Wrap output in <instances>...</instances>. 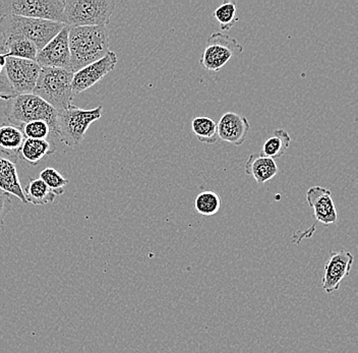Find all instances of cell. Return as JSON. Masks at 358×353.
<instances>
[{"label": "cell", "instance_id": "1", "mask_svg": "<svg viewBox=\"0 0 358 353\" xmlns=\"http://www.w3.org/2000/svg\"><path fill=\"white\" fill-rule=\"evenodd\" d=\"M107 27H69L71 73L98 62L109 52Z\"/></svg>", "mask_w": 358, "mask_h": 353}, {"label": "cell", "instance_id": "2", "mask_svg": "<svg viewBox=\"0 0 358 353\" xmlns=\"http://www.w3.org/2000/svg\"><path fill=\"white\" fill-rule=\"evenodd\" d=\"M6 102L4 114L10 124L22 127L28 122L43 120L56 136L57 111L43 99L34 94H22Z\"/></svg>", "mask_w": 358, "mask_h": 353}, {"label": "cell", "instance_id": "3", "mask_svg": "<svg viewBox=\"0 0 358 353\" xmlns=\"http://www.w3.org/2000/svg\"><path fill=\"white\" fill-rule=\"evenodd\" d=\"M73 73L66 69L41 68L34 95L48 103L56 111L69 108L73 101Z\"/></svg>", "mask_w": 358, "mask_h": 353}, {"label": "cell", "instance_id": "4", "mask_svg": "<svg viewBox=\"0 0 358 353\" xmlns=\"http://www.w3.org/2000/svg\"><path fill=\"white\" fill-rule=\"evenodd\" d=\"M102 116V106L90 110L71 105L64 110L57 111L56 137L69 148H75L84 141L89 127Z\"/></svg>", "mask_w": 358, "mask_h": 353}, {"label": "cell", "instance_id": "5", "mask_svg": "<svg viewBox=\"0 0 358 353\" xmlns=\"http://www.w3.org/2000/svg\"><path fill=\"white\" fill-rule=\"evenodd\" d=\"M115 8L113 0H64V24L107 27Z\"/></svg>", "mask_w": 358, "mask_h": 353}, {"label": "cell", "instance_id": "6", "mask_svg": "<svg viewBox=\"0 0 358 353\" xmlns=\"http://www.w3.org/2000/svg\"><path fill=\"white\" fill-rule=\"evenodd\" d=\"M66 24L46 20L30 19L17 15L0 17V34L19 33L33 42L38 52L55 37Z\"/></svg>", "mask_w": 358, "mask_h": 353}, {"label": "cell", "instance_id": "7", "mask_svg": "<svg viewBox=\"0 0 358 353\" xmlns=\"http://www.w3.org/2000/svg\"><path fill=\"white\" fill-rule=\"evenodd\" d=\"M64 0H2L0 17L17 15L64 24Z\"/></svg>", "mask_w": 358, "mask_h": 353}, {"label": "cell", "instance_id": "8", "mask_svg": "<svg viewBox=\"0 0 358 353\" xmlns=\"http://www.w3.org/2000/svg\"><path fill=\"white\" fill-rule=\"evenodd\" d=\"M243 52V47L236 39L225 33L215 32L206 42L200 64L201 68L217 73L232 58L239 57Z\"/></svg>", "mask_w": 358, "mask_h": 353}, {"label": "cell", "instance_id": "9", "mask_svg": "<svg viewBox=\"0 0 358 353\" xmlns=\"http://www.w3.org/2000/svg\"><path fill=\"white\" fill-rule=\"evenodd\" d=\"M4 71L11 88L17 95L33 94L41 66L34 60L6 57Z\"/></svg>", "mask_w": 358, "mask_h": 353}, {"label": "cell", "instance_id": "10", "mask_svg": "<svg viewBox=\"0 0 358 353\" xmlns=\"http://www.w3.org/2000/svg\"><path fill=\"white\" fill-rule=\"evenodd\" d=\"M69 27L64 28L38 52L36 62L41 68L66 69L71 71L69 44Z\"/></svg>", "mask_w": 358, "mask_h": 353}, {"label": "cell", "instance_id": "11", "mask_svg": "<svg viewBox=\"0 0 358 353\" xmlns=\"http://www.w3.org/2000/svg\"><path fill=\"white\" fill-rule=\"evenodd\" d=\"M117 60L115 53L109 51L98 62H93L86 68L73 73V82H71L73 95H78L82 92L88 90L94 85L97 84L105 75H108L115 69Z\"/></svg>", "mask_w": 358, "mask_h": 353}, {"label": "cell", "instance_id": "12", "mask_svg": "<svg viewBox=\"0 0 358 353\" xmlns=\"http://www.w3.org/2000/svg\"><path fill=\"white\" fill-rule=\"evenodd\" d=\"M355 257L350 252H331V257L324 265L322 286L327 294H333L340 288L342 280L350 273Z\"/></svg>", "mask_w": 358, "mask_h": 353}, {"label": "cell", "instance_id": "13", "mask_svg": "<svg viewBox=\"0 0 358 353\" xmlns=\"http://www.w3.org/2000/svg\"><path fill=\"white\" fill-rule=\"evenodd\" d=\"M17 158L19 156L0 149V191L17 196L22 204H28L17 173Z\"/></svg>", "mask_w": 358, "mask_h": 353}, {"label": "cell", "instance_id": "14", "mask_svg": "<svg viewBox=\"0 0 358 353\" xmlns=\"http://www.w3.org/2000/svg\"><path fill=\"white\" fill-rule=\"evenodd\" d=\"M306 201L313 208L317 222L326 226L337 222V210L330 189L322 187H310L306 193Z\"/></svg>", "mask_w": 358, "mask_h": 353}, {"label": "cell", "instance_id": "15", "mask_svg": "<svg viewBox=\"0 0 358 353\" xmlns=\"http://www.w3.org/2000/svg\"><path fill=\"white\" fill-rule=\"evenodd\" d=\"M248 118L235 113H224L217 124V134L224 142L239 147L245 143L250 133Z\"/></svg>", "mask_w": 358, "mask_h": 353}, {"label": "cell", "instance_id": "16", "mask_svg": "<svg viewBox=\"0 0 358 353\" xmlns=\"http://www.w3.org/2000/svg\"><path fill=\"white\" fill-rule=\"evenodd\" d=\"M2 45L0 50L8 57L22 58V59L34 60L38 55V49L28 38L19 33H8L2 35Z\"/></svg>", "mask_w": 358, "mask_h": 353}, {"label": "cell", "instance_id": "17", "mask_svg": "<svg viewBox=\"0 0 358 353\" xmlns=\"http://www.w3.org/2000/svg\"><path fill=\"white\" fill-rule=\"evenodd\" d=\"M245 173L252 176L259 185H264L277 175L278 165L276 161L262 154H252L245 163Z\"/></svg>", "mask_w": 358, "mask_h": 353}, {"label": "cell", "instance_id": "18", "mask_svg": "<svg viewBox=\"0 0 358 353\" xmlns=\"http://www.w3.org/2000/svg\"><path fill=\"white\" fill-rule=\"evenodd\" d=\"M55 145L47 140H33L26 138L20 150L19 155L32 166L38 165V162L47 155L55 153Z\"/></svg>", "mask_w": 358, "mask_h": 353}, {"label": "cell", "instance_id": "19", "mask_svg": "<svg viewBox=\"0 0 358 353\" xmlns=\"http://www.w3.org/2000/svg\"><path fill=\"white\" fill-rule=\"evenodd\" d=\"M290 143L291 137L287 131L282 129H276L264 144L262 155L273 160L278 159L285 155L289 148Z\"/></svg>", "mask_w": 358, "mask_h": 353}, {"label": "cell", "instance_id": "20", "mask_svg": "<svg viewBox=\"0 0 358 353\" xmlns=\"http://www.w3.org/2000/svg\"><path fill=\"white\" fill-rule=\"evenodd\" d=\"M26 137L21 127L13 124H0V149L19 156L20 150L24 144Z\"/></svg>", "mask_w": 358, "mask_h": 353}, {"label": "cell", "instance_id": "21", "mask_svg": "<svg viewBox=\"0 0 358 353\" xmlns=\"http://www.w3.org/2000/svg\"><path fill=\"white\" fill-rule=\"evenodd\" d=\"M22 191H24L27 203H30V204L35 206L50 204L55 199V194L50 191V189L40 178L29 180V182L27 183L26 187H24Z\"/></svg>", "mask_w": 358, "mask_h": 353}, {"label": "cell", "instance_id": "22", "mask_svg": "<svg viewBox=\"0 0 358 353\" xmlns=\"http://www.w3.org/2000/svg\"><path fill=\"white\" fill-rule=\"evenodd\" d=\"M192 133L201 143L215 144L218 140L217 124L212 118L198 116L192 122Z\"/></svg>", "mask_w": 358, "mask_h": 353}, {"label": "cell", "instance_id": "23", "mask_svg": "<svg viewBox=\"0 0 358 353\" xmlns=\"http://www.w3.org/2000/svg\"><path fill=\"white\" fill-rule=\"evenodd\" d=\"M220 196L212 191L201 192L194 200V208L203 216H213L218 213L221 208Z\"/></svg>", "mask_w": 358, "mask_h": 353}, {"label": "cell", "instance_id": "24", "mask_svg": "<svg viewBox=\"0 0 358 353\" xmlns=\"http://www.w3.org/2000/svg\"><path fill=\"white\" fill-rule=\"evenodd\" d=\"M214 17L220 24L221 30L229 31L238 22L236 3L234 1L224 2L214 13Z\"/></svg>", "mask_w": 358, "mask_h": 353}, {"label": "cell", "instance_id": "25", "mask_svg": "<svg viewBox=\"0 0 358 353\" xmlns=\"http://www.w3.org/2000/svg\"><path fill=\"white\" fill-rule=\"evenodd\" d=\"M40 180H43L45 185L50 189V191L56 196H62L64 193V187L69 183L64 176H62L56 169L45 168L40 172Z\"/></svg>", "mask_w": 358, "mask_h": 353}, {"label": "cell", "instance_id": "26", "mask_svg": "<svg viewBox=\"0 0 358 353\" xmlns=\"http://www.w3.org/2000/svg\"><path fill=\"white\" fill-rule=\"evenodd\" d=\"M21 127L24 137L33 140H47L51 134L50 127L43 120L28 122Z\"/></svg>", "mask_w": 358, "mask_h": 353}, {"label": "cell", "instance_id": "27", "mask_svg": "<svg viewBox=\"0 0 358 353\" xmlns=\"http://www.w3.org/2000/svg\"><path fill=\"white\" fill-rule=\"evenodd\" d=\"M15 95L17 94L11 88L10 82H8V78H6V71H3L0 75V100L8 101V100L15 97Z\"/></svg>", "mask_w": 358, "mask_h": 353}, {"label": "cell", "instance_id": "28", "mask_svg": "<svg viewBox=\"0 0 358 353\" xmlns=\"http://www.w3.org/2000/svg\"><path fill=\"white\" fill-rule=\"evenodd\" d=\"M11 210L10 194L0 191V228L3 227L4 219Z\"/></svg>", "mask_w": 358, "mask_h": 353}, {"label": "cell", "instance_id": "29", "mask_svg": "<svg viewBox=\"0 0 358 353\" xmlns=\"http://www.w3.org/2000/svg\"><path fill=\"white\" fill-rule=\"evenodd\" d=\"M6 55H3V53H0V75L4 71V68H6Z\"/></svg>", "mask_w": 358, "mask_h": 353}]
</instances>
